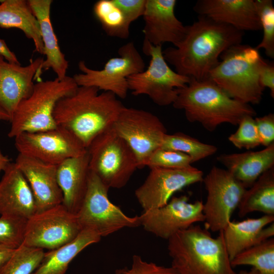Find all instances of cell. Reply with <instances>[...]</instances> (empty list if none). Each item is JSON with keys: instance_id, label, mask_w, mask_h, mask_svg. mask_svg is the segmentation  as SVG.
Returning <instances> with one entry per match:
<instances>
[{"instance_id": "1", "label": "cell", "mask_w": 274, "mask_h": 274, "mask_svg": "<svg viewBox=\"0 0 274 274\" xmlns=\"http://www.w3.org/2000/svg\"><path fill=\"white\" fill-rule=\"evenodd\" d=\"M244 32L208 17L199 16L186 26L183 40L162 51L164 58L180 75L196 80L208 79L230 47L241 44Z\"/></svg>"}, {"instance_id": "2", "label": "cell", "mask_w": 274, "mask_h": 274, "mask_svg": "<svg viewBox=\"0 0 274 274\" xmlns=\"http://www.w3.org/2000/svg\"><path fill=\"white\" fill-rule=\"evenodd\" d=\"M78 86L57 103L54 118L57 126L72 132L87 149L100 133L113 126L124 106L113 93Z\"/></svg>"}, {"instance_id": "3", "label": "cell", "mask_w": 274, "mask_h": 274, "mask_svg": "<svg viewBox=\"0 0 274 274\" xmlns=\"http://www.w3.org/2000/svg\"><path fill=\"white\" fill-rule=\"evenodd\" d=\"M167 241L171 266L178 274H237L231 266L222 231L214 238L206 228L194 224Z\"/></svg>"}, {"instance_id": "4", "label": "cell", "mask_w": 274, "mask_h": 274, "mask_svg": "<svg viewBox=\"0 0 274 274\" xmlns=\"http://www.w3.org/2000/svg\"><path fill=\"white\" fill-rule=\"evenodd\" d=\"M172 105L183 110L188 121L199 123L210 132L223 123L237 125L244 117L256 115L250 105L230 97L209 79H190L178 90Z\"/></svg>"}, {"instance_id": "5", "label": "cell", "mask_w": 274, "mask_h": 274, "mask_svg": "<svg viewBox=\"0 0 274 274\" xmlns=\"http://www.w3.org/2000/svg\"><path fill=\"white\" fill-rule=\"evenodd\" d=\"M259 50L239 44L225 51L209 79L230 97L247 104L260 103L264 89L259 82V72L265 62Z\"/></svg>"}, {"instance_id": "6", "label": "cell", "mask_w": 274, "mask_h": 274, "mask_svg": "<svg viewBox=\"0 0 274 274\" xmlns=\"http://www.w3.org/2000/svg\"><path fill=\"white\" fill-rule=\"evenodd\" d=\"M78 86L73 77L38 80L30 95L18 106L11 119L8 136L15 138L24 132L45 131L57 125L54 111L62 97L74 93Z\"/></svg>"}, {"instance_id": "7", "label": "cell", "mask_w": 274, "mask_h": 274, "mask_svg": "<svg viewBox=\"0 0 274 274\" xmlns=\"http://www.w3.org/2000/svg\"><path fill=\"white\" fill-rule=\"evenodd\" d=\"M87 150L90 170L110 189L124 187L138 169L134 152L113 126L98 135Z\"/></svg>"}, {"instance_id": "8", "label": "cell", "mask_w": 274, "mask_h": 274, "mask_svg": "<svg viewBox=\"0 0 274 274\" xmlns=\"http://www.w3.org/2000/svg\"><path fill=\"white\" fill-rule=\"evenodd\" d=\"M143 51L150 57L146 70L127 78L128 90L135 96L147 95L160 106L173 105L178 90L185 86L190 78L173 70L165 60L161 46L143 42Z\"/></svg>"}, {"instance_id": "9", "label": "cell", "mask_w": 274, "mask_h": 274, "mask_svg": "<svg viewBox=\"0 0 274 274\" xmlns=\"http://www.w3.org/2000/svg\"><path fill=\"white\" fill-rule=\"evenodd\" d=\"M110 188L90 170L87 192L76 216L82 229H89L101 237L124 228L141 226L139 216L130 217L113 203Z\"/></svg>"}, {"instance_id": "10", "label": "cell", "mask_w": 274, "mask_h": 274, "mask_svg": "<svg viewBox=\"0 0 274 274\" xmlns=\"http://www.w3.org/2000/svg\"><path fill=\"white\" fill-rule=\"evenodd\" d=\"M118 53L119 56L110 58L100 70L90 68L80 61L78 67L81 73L73 77L77 85L95 87L125 98L129 90L127 78L144 71L145 63L132 42L120 47Z\"/></svg>"}, {"instance_id": "11", "label": "cell", "mask_w": 274, "mask_h": 274, "mask_svg": "<svg viewBox=\"0 0 274 274\" xmlns=\"http://www.w3.org/2000/svg\"><path fill=\"white\" fill-rule=\"evenodd\" d=\"M202 182L207 191L203 203L205 228L213 232L223 231L247 189L226 169L216 166L211 168Z\"/></svg>"}, {"instance_id": "12", "label": "cell", "mask_w": 274, "mask_h": 274, "mask_svg": "<svg viewBox=\"0 0 274 274\" xmlns=\"http://www.w3.org/2000/svg\"><path fill=\"white\" fill-rule=\"evenodd\" d=\"M113 127L131 148L138 168L145 167L149 157L161 147L167 130L160 119L142 109L124 107Z\"/></svg>"}, {"instance_id": "13", "label": "cell", "mask_w": 274, "mask_h": 274, "mask_svg": "<svg viewBox=\"0 0 274 274\" xmlns=\"http://www.w3.org/2000/svg\"><path fill=\"white\" fill-rule=\"evenodd\" d=\"M82 230L76 215L60 204L27 220L22 245L52 250L74 240Z\"/></svg>"}, {"instance_id": "14", "label": "cell", "mask_w": 274, "mask_h": 274, "mask_svg": "<svg viewBox=\"0 0 274 274\" xmlns=\"http://www.w3.org/2000/svg\"><path fill=\"white\" fill-rule=\"evenodd\" d=\"M14 139L19 154L56 165L87 152L72 132L59 126L45 131L24 132Z\"/></svg>"}, {"instance_id": "15", "label": "cell", "mask_w": 274, "mask_h": 274, "mask_svg": "<svg viewBox=\"0 0 274 274\" xmlns=\"http://www.w3.org/2000/svg\"><path fill=\"white\" fill-rule=\"evenodd\" d=\"M139 217L145 230L166 240L180 230L204 221L202 202H190L186 195L174 196L164 206L143 211Z\"/></svg>"}, {"instance_id": "16", "label": "cell", "mask_w": 274, "mask_h": 274, "mask_svg": "<svg viewBox=\"0 0 274 274\" xmlns=\"http://www.w3.org/2000/svg\"><path fill=\"white\" fill-rule=\"evenodd\" d=\"M203 179V172L192 166L176 169L153 167L134 194L144 211H148L164 206L175 192L202 182Z\"/></svg>"}, {"instance_id": "17", "label": "cell", "mask_w": 274, "mask_h": 274, "mask_svg": "<svg viewBox=\"0 0 274 274\" xmlns=\"http://www.w3.org/2000/svg\"><path fill=\"white\" fill-rule=\"evenodd\" d=\"M44 60L39 57L21 66L9 63L0 56V107L11 119L19 104L31 93L35 79H40Z\"/></svg>"}, {"instance_id": "18", "label": "cell", "mask_w": 274, "mask_h": 274, "mask_svg": "<svg viewBox=\"0 0 274 274\" xmlns=\"http://www.w3.org/2000/svg\"><path fill=\"white\" fill-rule=\"evenodd\" d=\"M15 163L30 187L36 201V213L62 204L63 196L57 183V165L19 153Z\"/></svg>"}, {"instance_id": "19", "label": "cell", "mask_w": 274, "mask_h": 274, "mask_svg": "<svg viewBox=\"0 0 274 274\" xmlns=\"http://www.w3.org/2000/svg\"><path fill=\"white\" fill-rule=\"evenodd\" d=\"M176 0H146L143 14L144 41L153 46L170 43L176 46L184 38L186 26L176 16Z\"/></svg>"}, {"instance_id": "20", "label": "cell", "mask_w": 274, "mask_h": 274, "mask_svg": "<svg viewBox=\"0 0 274 274\" xmlns=\"http://www.w3.org/2000/svg\"><path fill=\"white\" fill-rule=\"evenodd\" d=\"M194 10L243 32L261 30L254 0H199Z\"/></svg>"}, {"instance_id": "21", "label": "cell", "mask_w": 274, "mask_h": 274, "mask_svg": "<svg viewBox=\"0 0 274 274\" xmlns=\"http://www.w3.org/2000/svg\"><path fill=\"white\" fill-rule=\"evenodd\" d=\"M3 172L0 181L1 216L28 220L37 212L28 183L15 162H10Z\"/></svg>"}, {"instance_id": "22", "label": "cell", "mask_w": 274, "mask_h": 274, "mask_svg": "<svg viewBox=\"0 0 274 274\" xmlns=\"http://www.w3.org/2000/svg\"><path fill=\"white\" fill-rule=\"evenodd\" d=\"M89 155L67 159L57 165L56 177L61 190L62 204L77 215L86 195L90 173Z\"/></svg>"}, {"instance_id": "23", "label": "cell", "mask_w": 274, "mask_h": 274, "mask_svg": "<svg viewBox=\"0 0 274 274\" xmlns=\"http://www.w3.org/2000/svg\"><path fill=\"white\" fill-rule=\"evenodd\" d=\"M274 215L230 221L222 231L230 260L243 251L274 235Z\"/></svg>"}, {"instance_id": "24", "label": "cell", "mask_w": 274, "mask_h": 274, "mask_svg": "<svg viewBox=\"0 0 274 274\" xmlns=\"http://www.w3.org/2000/svg\"><path fill=\"white\" fill-rule=\"evenodd\" d=\"M217 159L247 189L262 174L274 167V143L260 151L222 154Z\"/></svg>"}, {"instance_id": "25", "label": "cell", "mask_w": 274, "mask_h": 274, "mask_svg": "<svg viewBox=\"0 0 274 274\" xmlns=\"http://www.w3.org/2000/svg\"><path fill=\"white\" fill-rule=\"evenodd\" d=\"M28 4L39 23L46 56L41 70L52 69L59 79L64 78L68 67V62L61 51L57 38L50 18L51 0H28Z\"/></svg>"}, {"instance_id": "26", "label": "cell", "mask_w": 274, "mask_h": 274, "mask_svg": "<svg viewBox=\"0 0 274 274\" xmlns=\"http://www.w3.org/2000/svg\"><path fill=\"white\" fill-rule=\"evenodd\" d=\"M0 27L16 28L33 41L35 50L44 55L39 23L25 0L0 1Z\"/></svg>"}, {"instance_id": "27", "label": "cell", "mask_w": 274, "mask_h": 274, "mask_svg": "<svg viewBox=\"0 0 274 274\" xmlns=\"http://www.w3.org/2000/svg\"><path fill=\"white\" fill-rule=\"evenodd\" d=\"M101 238L92 230L82 229L71 242L45 252L41 263L32 274H65L74 258L89 245L99 242Z\"/></svg>"}, {"instance_id": "28", "label": "cell", "mask_w": 274, "mask_h": 274, "mask_svg": "<svg viewBox=\"0 0 274 274\" xmlns=\"http://www.w3.org/2000/svg\"><path fill=\"white\" fill-rule=\"evenodd\" d=\"M237 209L240 217L254 212L274 215V167L262 174L246 189Z\"/></svg>"}, {"instance_id": "29", "label": "cell", "mask_w": 274, "mask_h": 274, "mask_svg": "<svg viewBox=\"0 0 274 274\" xmlns=\"http://www.w3.org/2000/svg\"><path fill=\"white\" fill-rule=\"evenodd\" d=\"M93 13L109 36L126 39L129 37L130 24L113 0H99L93 6Z\"/></svg>"}, {"instance_id": "30", "label": "cell", "mask_w": 274, "mask_h": 274, "mask_svg": "<svg viewBox=\"0 0 274 274\" xmlns=\"http://www.w3.org/2000/svg\"><path fill=\"white\" fill-rule=\"evenodd\" d=\"M233 268L249 265L261 274H274V238L252 246L238 254L231 260Z\"/></svg>"}, {"instance_id": "31", "label": "cell", "mask_w": 274, "mask_h": 274, "mask_svg": "<svg viewBox=\"0 0 274 274\" xmlns=\"http://www.w3.org/2000/svg\"><path fill=\"white\" fill-rule=\"evenodd\" d=\"M160 148L183 153L191 158L192 163L214 155L217 151L215 146L202 143L180 132L166 133Z\"/></svg>"}, {"instance_id": "32", "label": "cell", "mask_w": 274, "mask_h": 274, "mask_svg": "<svg viewBox=\"0 0 274 274\" xmlns=\"http://www.w3.org/2000/svg\"><path fill=\"white\" fill-rule=\"evenodd\" d=\"M44 254L43 249L22 244L0 266V274H32L39 266Z\"/></svg>"}, {"instance_id": "33", "label": "cell", "mask_w": 274, "mask_h": 274, "mask_svg": "<svg viewBox=\"0 0 274 274\" xmlns=\"http://www.w3.org/2000/svg\"><path fill=\"white\" fill-rule=\"evenodd\" d=\"M260 19L263 37L260 43L255 47L258 50L263 49L266 55L274 58V7L271 0H254Z\"/></svg>"}, {"instance_id": "34", "label": "cell", "mask_w": 274, "mask_h": 274, "mask_svg": "<svg viewBox=\"0 0 274 274\" xmlns=\"http://www.w3.org/2000/svg\"><path fill=\"white\" fill-rule=\"evenodd\" d=\"M27 219L3 215L0 217V245L17 248L23 242Z\"/></svg>"}, {"instance_id": "35", "label": "cell", "mask_w": 274, "mask_h": 274, "mask_svg": "<svg viewBox=\"0 0 274 274\" xmlns=\"http://www.w3.org/2000/svg\"><path fill=\"white\" fill-rule=\"evenodd\" d=\"M192 163L191 158L183 153L159 148L149 157L145 166L150 168H185L191 166Z\"/></svg>"}, {"instance_id": "36", "label": "cell", "mask_w": 274, "mask_h": 274, "mask_svg": "<svg viewBox=\"0 0 274 274\" xmlns=\"http://www.w3.org/2000/svg\"><path fill=\"white\" fill-rule=\"evenodd\" d=\"M238 125L236 131L228 137L229 141L235 147L249 150L261 145L253 117H244Z\"/></svg>"}, {"instance_id": "37", "label": "cell", "mask_w": 274, "mask_h": 274, "mask_svg": "<svg viewBox=\"0 0 274 274\" xmlns=\"http://www.w3.org/2000/svg\"><path fill=\"white\" fill-rule=\"evenodd\" d=\"M114 274H178L172 266H161L144 260L139 255H134L129 267L117 269Z\"/></svg>"}, {"instance_id": "38", "label": "cell", "mask_w": 274, "mask_h": 274, "mask_svg": "<svg viewBox=\"0 0 274 274\" xmlns=\"http://www.w3.org/2000/svg\"><path fill=\"white\" fill-rule=\"evenodd\" d=\"M254 119L261 145L266 147L274 143V114L269 113Z\"/></svg>"}, {"instance_id": "39", "label": "cell", "mask_w": 274, "mask_h": 274, "mask_svg": "<svg viewBox=\"0 0 274 274\" xmlns=\"http://www.w3.org/2000/svg\"><path fill=\"white\" fill-rule=\"evenodd\" d=\"M123 13L130 24L144 13L146 0H113Z\"/></svg>"}, {"instance_id": "40", "label": "cell", "mask_w": 274, "mask_h": 274, "mask_svg": "<svg viewBox=\"0 0 274 274\" xmlns=\"http://www.w3.org/2000/svg\"><path fill=\"white\" fill-rule=\"evenodd\" d=\"M259 82L264 89L268 88L270 91V95L274 97V65L272 62L265 60L259 72Z\"/></svg>"}, {"instance_id": "41", "label": "cell", "mask_w": 274, "mask_h": 274, "mask_svg": "<svg viewBox=\"0 0 274 274\" xmlns=\"http://www.w3.org/2000/svg\"><path fill=\"white\" fill-rule=\"evenodd\" d=\"M0 56L9 63L20 64L15 53L10 50L5 41L1 39H0Z\"/></svg>"}, {"instance_id": "42", "label": "cell", "mask_w": 274, "mask_h": 274, "mask_svg": "<svg viewBox=\"0 0 274 274\" xmlns=\"http://www.w3.org/2000/svg\"><path fill=\"white\" fill-rule=\"evenodd\" d=\"M16 249L8 246L0 245V266L12 256Z\"/></svg>"}, {"instance_id": "43", "label": "cell", "mask_w": 274, "mask_h": 274, "mask_svg": "<svg viewBox=\"0 0 274 274\" xmlns=\"http://www.w3.org/2000/svg\"><path fill=\"white\" fill-rule=\"evenodd\" d=\"M10 162L9 157L5 155L0 149V173L3 172Z\"/></svg>"}, {"instance_id": "44", "label": "cell", "mask_w": 274, "mask_h": 274, "mask_svg": "<svg viewBox=\"0 0 274 274\" xmlns=\"http://www.w3.org/2000/svg\"><path fill=\"white\" fill-rule=\"evenodd\" d=\"M11 118L9 115L0 107V121L10 122Z\"/></svg>"}, {"instance_id": "45", "label": "cell", "mask_w": 274, "mask_h": 274, "mask_svg": "<svg viewBox=\"0 0 274 274\" xmlns=\"http://www.w3.org/2000/svg\"><path fill=\"white\" fill-rule=\"evenodd\" d=\"M237 274H261L258 270L251 268L250 270H242Z\"/></svg>"}]
</instances>
